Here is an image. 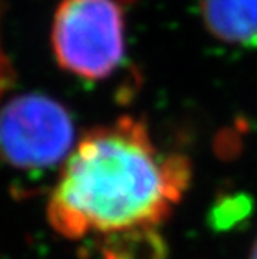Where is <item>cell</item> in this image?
Returning <instances> with one entry per match:
<instances>
[{
	"label": "cell",
	"instance_id": "6da1fadb",
	"mask_svg": "<svg viewBox=\"0 0 257 259\" xmlns=\"http://www.w3.org/2000/svg\"><path fill=\"white\" fill-rule=\"evenodd\" d=\"M182 156H162L132 117L97 127L70 152L48 201V221L65 238L152 233L189 184Z\"/></svg>",
	"mask_w": 257,
	"mask_h": 259
},
{
	"label": "cell",
	"instance_id": "7a4b0ae2",
	"mask_svg": "<svg viewBox=\"0 0 257 259\" xmlns=\"http://www.w3.org/2000/svg\"><path fill=\"white\" fill-rule=\"evenodd\" d=\"M52 51L65 72L100 80L125 54L122 0H60L52 20Z\"/></svg>",
	"mask_w": 257,
	"mask_h": 259
},
{
	"label": "cell",
	"instance_id": "3957f363",
	"mask_svg": "<svg viewBox=\"0 0 257 259\" xmlns=\"http://www.w3.org/2000/svg\"><path fill=\"white\" fill-rule=\"evenodd\" d=\"M74 122L62 104L24 94L0 111V157L15 169H48L70 156Z\"/></svg>",
	"mask_w": 257,
	"mask_h": 259
},
{
	"label": "cell",
	"instance_id": "277c9868",
	"mask_svg": "<svg viewBox=\"0 0 257 259\" xmlns=\"http://www.w3.org/2000/svg\"><path fill=\"white\" fill-rule=\"evenodd\" d=\"M200 17L221 42L257 47V0H200Z\"/></svg>",
	"mask_w": 257,
	"mask_h": 259
},
{
	"label": "cell",
	"instance_id": "5b68a950",
	"mask_svg": "<svg viewBox=\"0 0 257 259\" xmlns=\"http://www.w3.org/2000/svg\"><path fill=\"white\" fill-rule=\"evenodd\" d=\"M250 259H257V239L252 246V252H250Z\"/></svg>",
	"mask_w": 257,
	"mask_h": 259
}]
</instances>
